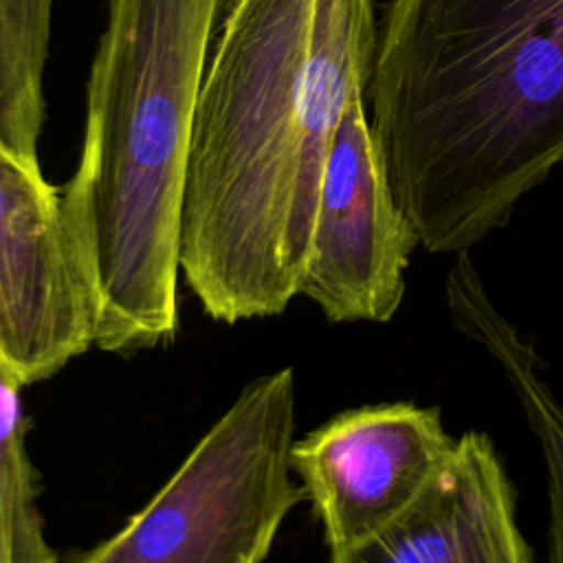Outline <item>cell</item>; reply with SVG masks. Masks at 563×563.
I'll list each match as a JSON object with an SVG mask.
<instances>
[{"mask_svg":"<svg viewBox=\"0 0 563 563\" xmlns=\"http://www.w3.org/2000/svg\"><path fill=\"white\" fill-rule=\"evenodd\" d=\"M376 42L374 0H224L180 222V273L209 317H271L299 295L328 152Z\"/></svg>","mask_w":563,"mask_h":563,"instance_id":"1","label":"cell"},{"mask_svg":"<svg viewBox=\"0 0 563 563\" xmlns=\"http://www.w3.org/2000/svg\"><path fill=\"white\" fill-rule=\"evenodd\" d=\"M365 95L418 242L462 255L563 163V0H391Z\"/></svg>","mask_w":563,"mask_h":563,"instance_id":"2","label":"cell"},{"mask_svg":"<svg viewBox=\"0 0 563 563\" xmlns=\"http://www.w3.org/2000/svg\"><path fill=\"white\" fill-rule=\"evenodd\" d=\"M224 0H108L64 216L92 299V345L132 352L178 323L180 222L200 81Z\"/></svg>","mask_w":563,"mask_h":563,"instance_id":"3","label":"cell"},{"mask_svg":"<svg viewBox=\"0 0 563 563\" xmlns=\"http://www.w3.org/2000/svg\"><path fill=\"white\" fill-rule=\"evenodd\" d=\"M295 378L251 380L130 521L70 563H264L303 497L292 479Z\"/></svg>","mask_w":563,"mask_h":563,"instance_id":"4","label":"cell"},{"mask_svg":"<svg viewBox=\"0 0 563 563\" xmlns=\"http://www.w3.org/2000/svg\"><path fill=\"white\" fill-rule=\"evenodd\" d=\"M92 332L62 187L0 139V363L24 387L84 354Z\"/></svg>","mask_w":563,"mask_h":563,"instance_id":"5","label":"cell"},{"mask_svg":"<svg viewBox=\"0 0 563 563\" xmlns=\"http://www.w3.org/2000/svg\"><path fill=\"white\" fill-rule=\"evenodd\" d=\"M416 242L391 191L365 97H356L328 152L299 295L330 321H387L400 306Z\"/></svg>","mask_w":563,"mask_h":563,"instance_id":"6","label":"cell"},{"mask_svg":"<svg viewBox=\"0 0 563 563\" xmlns=\"http://www.w3.org/2000/svg\"><path fill=\"white\" fill-rule=\"evenodd\" d=\"M435 409L407 402L343 411L292 444V471L330 552L380 532L431 484L453 449Z\"/></svg>","mask_w":563,"mask_h":563,"instance_id":"7","label":"cell"},{"mask_svg":"<svg viewBox=\"0 0 563 563\" xmlns=\"http://www.w3.org/2000/svg\"><path fill=\"white\" fill-rule=\"evenodd\" d=\"M328 563H532V552L495 446L468 431L405 512Z\"/></svg>","mask_w":563,"mask_h":563,"instance_id":"8","label":"cell"},{"mask_svg":"<svg viewBox=\"0 0 563 563\" xmlns=\"http://www.w3.org/2000/svg\"><path fill=\"white\" fill-rule=\"evenodd\" d=\"M446 297L457 328L501 367L539 440L550 497V563H563V402L545 380L534 347L484 292L466 255L457 260L446 279Z\"/></svg>","mask_w":563,"mask_h":563,"instance_id":"9","label":"cell"},{"mask_svg":"<svg viewBox=\"0 0 563 563\" xmlns=\"http://www.w3.org/2000/svg\"><path fill=\"white\" fill-rule=\"evenodd\" d=\"M53 0H0V139L40 165Z\"/></svg>","mask_w":563,"mask_h":563,"instance_id":"10","label":"cell"},{"mask_svg":"<svg viewBox=\"0 0 563 563\" xmlns=\"http://www.w3.org/2000/svg\"><path fill=\"white\" fill-rule=\"evenodd\" d=\"M20 389L22 385L0 363V521L13 563H57L35 506Z\"/></svg>","mask_w":563,"mask_h":563,"instance_id":"11","label":"cell"},{"mask_svg":"<svg viewBox=\"0 0 563 563\" xmlns=\"http://www.w3.org/2000/svg\"><path fill=\"white\" fill-rule=\"evenodd\" d=\"M0 563H13L11 561V552H9V543H7V534H4V528H2V521H0Z\"/></svg>","mask_w":563,"mask_h":563,"instance_id":"12","label":"cell"}]
</instances>
